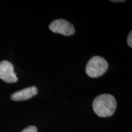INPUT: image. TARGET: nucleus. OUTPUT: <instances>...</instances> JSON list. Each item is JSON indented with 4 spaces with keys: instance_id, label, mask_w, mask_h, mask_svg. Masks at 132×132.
Returning <instances> with one entry per match:
<instances>
[{
    "instance_id": "obj_8",
    "label": "nucleus",
    "mask_w": 132,
    "mask_h": 132,
    "mask_svg": "<svg viewBox=\"0 0 132 132\" xmlns=\"http://www.w3.org/2000/svg\"><path fill=\"white\" fill-rule=\"evenodd\" d=\"M112 1V2H115V3H116V2H123V1H123V0H122V1H119H119Z\"/></svg>"
},
{
    "instance_id": "obj_6",
    "label": "nucleus",
    "mask_w": 132,
    "mask_h": 132,
    "mask_svg": "<svg viewBox=\"0 0 132 132\" xmlns=\"http://www.w3.org/2000/svg\"><path fill=\"white\" fill-rule=\"evenodd\" d=\"M21 132H37V128L35 126L31 125L24 128Z\"/></svg>"
},
{
    "instance_id": "obj_1",
    "label": "nucleus",
    "mask_w": 132,
    "mask_h": 132,
    "mask_svg": "<svg viewBox=\"0 0 132 132\" xmlns=\"http://www.w3.org/2000/svg\"><path fill=\"white\" fill-rule=\"evenodd\" d=\"M116 100L111 94H102L94 100L92 107L94 113L99 117L111 116L116 108Z\"/></svg>"
},
{
    "instance_id": "obj_7",
    "label": "nucleus",
    "mask_w": 132,
    "mask_h": 132,
    "mask_svg": "<svg viewBox=\"0 0 132 132\" xmlns=\"http://www.w3.org/2000/svg\"><path fill=\"white\" fill-rule=\"evenodd\" d=\"M127 44L130 47H132V32L130 31V32L128 34L127 37Z\"/></svg>"
},
{
    "instance_id": "obj_3",
    "label": "nucleus",
    "mask_w": 132,
    "mask_h": 132,
    "mask_svg": "<svg viewBox=\"0 0 132 132\" xmlns=\"http://www.w3.org/2000/svg\"><path fill=\"white\" fill-rule=\"evenodd\" d=\"M49 28L52 32L65 36L73 35L75 31L73 24L64 19H57L52 21L50 24Z\"/></svg>"
},
{
    "instance_id": "obj_2",
    "label": "nucleus",
    "mask_w": 132,
    "mask_h": 132,
    "mask_svg": "<svg viewBox=\"0 0 132 132\" xmlns=\"http://www.w3.org/2000/svg\"><path fill=\"white\" fill-rule=\"evenodd\" d=\"M108 68V62L103 57L95 56L89 61L86 66V72L91 78H97L105 73Z\"/></svg>"
},
{
    "instance_id": "obj_4",
    "label": "nucleus",
    "mask_w": 132,
    "mask_h": 132,
    "mask_svg": "<svg viewBox=\"0 0 132 132\" xmlns=\"http://www.w3.org/2000/svg\"><path fill=\"white\" fill-rule=\"evenodd\" d=\"M0 79L9 83L17 81L18 78L14 72V66L7 61L0 62Z\"/></svg>"
},
{
    "instance_id": "obj_5",
    "label": "nucleus",
    "mask_w": 132,
    "mask_h": 132,
    "mask_svg": "<svg viewBox=\"0 0 132 132\" xmlns=\"http://www.w3.org/2000/svg\"><path fill=\"white\" fill-rule=\"evenodd\" d=\"M37 88L31 86L15 92L11 95V99L14 101H23L32 98L37 94Z\"/></svg>"
}]
</instances>
